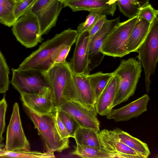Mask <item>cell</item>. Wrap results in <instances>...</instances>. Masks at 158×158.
<instances>
[{
  "label": "cell",
  "mask_w": 158,
  "mask_h": 158,
  "mask_svg": "<svg viewBox=\"0 0 158 158\" xmlns=\"http://www.w3.org/2000/svg\"><path fill=\"white\" fill-rule=\"evenodd\" d=\"M78 35L77 30L71 29L56 34L26 58L18 69L40 73L47 71L54 64L61 50L66 46H72L76 42Z\"/></svg>",
  "instance_id": "1"
},
{
  "label": "cell",
  "mask_w": 158,
  "mask_h": 158,
  "mask_svg": "<svg viewBox=\"0 0 158 158\" xmlns=\"http://www.w3.org/2000/svg\"><path fill=\"white\" fill-rule=\"evenodd\" d=\"M22 102L24 111L41 135L48 151L61 152L69 148V139L62 138L56 127L54 115L57 108L50 114H40Z\"/></svg>",
  "instance_id": "2"
},
{
  "label": "cell",
  "mask_w": 158,
  "mask_h": 158,
  "mask_svg": "<svg viewBox=\"0 0 158 158\" xmlns=\"http://www.w3.org/2000/svg\"><path fill=\"white\" fill-rule=\"evenodd\" d=\"M142 65L135 59L123 60L113 73L118 76L119 81L117 91L111 105V108L127 101L134 94L141 76Z\"/></svg>",
  "instance_id": "3"
},
{
  "label": "cell",
  "mask_w": 158,
  "mask_h": 158,
  "mask_svg": "<svg viewBox=\"0 0 158 158\" xmlns=\"http://www.w3.org/2000/svg\"><path fill=\"white\" fill-rule=\"evenodd\" d=\"M137 58L143 66L145 74L146 90H150L151 76L155 73L158 60V19L156 17L151 23L145 40L138 48Z\"/></svg>",
  "instance_id": "4"
},
{
  "label": "cell",
  "mask_w": 158,
  "mask_h": 158,
  "mask_svg": "<svg viewBox=\"0 0 158 158\" xmlns=\"http://www.w3.org/2000/svg\"><path fill=\"white\" fill-rule=\"evenodd\" d=\"M137 19V15L119 23L104 39L101 52L114 57H122L129 54L126 46Z\"/></svg>",
  "instance_id": "5"
},
{
  "label": "cell",
  "mask_w": 158,
  "mask_h": 158,
  "mask_svg": "<svg viewBox=\"0 0 158 158\" xmlns=\"http://www.w3.org/2000/svg\"><path fill=\"white\" fill-rule=\"evenodd\" d=\"M41 73L48 84L54 106L57 108L64 100V92L72 79L69 63L55 64L48 71Z\"/></svg>",
  "instance_id": "6"
},
{
  "label": "cell",
  "mask_w": 158,
  "mask_h": 158,
  "mask_svg": "<svg viewBox=\"0 0 158 158\" xmlns=\"http://www.w3.org/2000/svg\"><path fill=\"white\" fill-rule=\"evenodd\" d=\"M12 27L17 40L27 48H32L43 40L38 20L30 10L18 19Z\"/></svg>",
  "instance_id": "7"
},
{
  "label": "cell",
  "mask_w": 158,
  "mask_h": 158,
  "mask_svg": "<svg viewBox=\"0 0 158 158\" xmlns=\"http://www.w3.org/2000/svg\"><path fill=\"white\" fill-rule=\"evenodd\" d=\"M88 75L76 74L72 72L73 78L64 93V99L77 102L90 109L95 108L96 103Z\"/></svg>",
  "instance_id": "8"
},
{
  "label": "cell",
  "mask_w": 158,
  "mask_h": 158,
  "mask_svg": "<svg viewBox=\"0 0 158 158\" xmlns=\"http://www.w3.org/2000/svg\"><path fill=\"white\" fill-rule=\"evenodd\" d=\"M63 5L58 0H37L34 4L30 10L38 20L41 36L56 26Z\"/></svg>",
  "instance_id": "9"
},
{
  "label": "cell",
  "mask_w": 158,
  "mask_h": 158,
  "mask_svg": "<svg viewBox=\"0 0 158 158\" xmlns=\"http://www.w3.org/2000/svg\"><path fill=\"white\" fill-rule=\"evenodd\" d=\"M11 83L20 94L38 93L48 84L41 73L29 70L12 69Z\"/></svg>",
  "instance_id": "10"
},
{
  "label": "cell",
  "mask_w": 158,
  "mask_h": 158,
  "mask_svg": "<svg viewBox=\"0 0 158 158\" xmlns=\"http://www.w3.org/2000/svg\"><path fill=\"white\" fill-rule=\"evenodd\" d=\"M4 149L8 152L30 149L29 143L22 126L17 102H15L13 106L12 112L7 127Z\"/></svg>",
  "instance_id": "11"
},
{
  "label": "cell",
  "mask_w": 158,
  "mask_h": 158,
  "mask_svg": "<svg viewBox=\"0 0 158 158\" xmlns=\"http://www.w3.org/2000/svg\"><path fill=\"white\" fill-rule=\"evenodd\" d=\"M58 108L69 114L80 127L100 131V123L95 108H89L77 102L66 99Z\"/></svg>",
  "instance_id": "12"
},
{
  "label": "cell",
  "mask_w": 158,
  "mask_h": 158,
  "mask_svg": "<svg viewBox=\"0 0 158 158\" xmlns=\"http://www.w3.org/2000/svg\"><path fill=\"white\" fill-rule=\"evenodd\" d=\"M119 23V17L112 20H107L91 39L88 49L89 69L90 71L98 66L102 62L105 56L101 52L103 41Z\"/></svg>",
  "instance_id": "13"
},
{
  "label": "cell",
  "mask_w": 158,
  "mask_h": 158,
  "mask_svg": "<svg viewBox=\"0 0 158 158\" xmlns=\"http://www.w3.org/2000/svg\"><path fill=\"white\" fill-rule=\"evenodd\" d=\"M89 41V31L78 34L73 56L69 63L73 73L75 74H89L88 58Z\"/></svg>",
  "instance_id": "14"
},
{
  "label": "cell",
  "mask_w": 158,
  "mask_h": 158,
  "mask_svg": "<svg viewBox=\"0 0 158 158\" xmlns=\"http://www.w3.org/2000/svg\"><path fill=\"white\" fill-rule=\"evenodd\" d=\"M63 4L73 12L86 10L113 16L116 9V0H67Z\"/></svg>",
  "instance_id": "15"
},
{
  "label": "cell",
  "mask_w": 158,
  "mask_h": 158,
  "mask_svg": "<svg viewBox=\"0 0 158 158\" xmlns=\"http://www.w3.org/2000/svg\"><path fill=\"white\" fill-rule=\"evenodd\" d=\"M20 96L22 102L37 113L50 114L57 108L54 106L49 86L45 87L38 93H22Z\"/></svg>",
  "instance_id": "16"
},
{
  "label": "cell",
  "mask_w": 158,
  "mask_h": 158,
  "mask_svg": "<svg viewBox=\"0 0 158 158\" xmlns=\"http://www.w3.org/2000/svg\"><path fill=\"white\" fill-rule=\"evenodd\" d=\"M101 148L113 153L118 158L142 157L135 151L119 141L112 131L104 129L98 132Z\"/></svg>",
  "instance_id": "17"
},
{
  "label": "cell",
  "mask_w": 158,
  "mask_h": 158,
  "mask_svg": "<svg viewBox=\"0 0 158 158\" xmlns=\"http://www.w3.org/2000/svg\"><path fill=\"white\" fill-rule=\"evenodd\" d=\"M150 98L145 94L137 99L120 108L112 109L106 116L108 119H114L116 122L127 121L137 118L147 110V106Z\"/></svg>",
  "instance_id": "18"
},
{
  "label": "cell",
  "mask_w": 158,
  "mask_h": 158,
  "mask_svg": "<svg viewBox=\"0 0 158 158\" xmlns=\"http://www.w3.org/2000/svg\"><path fill=\"white\" fill-rule=\"evenodd\" d=\"M119 81V77L114 75L96 101L95 107L97 114L106 116L112 109L111 106L115 98Z\"/></svg>",
  "instance_id": "19"
},
{
  "label": "cell",
  "mask_w": 158,
  "mask_h": 158,
  "mask_svg": "<svg viewBox=\"0 0 158 158\" xmlns=\"http://www.w3.org/2000/svg\"><path fill=\"white\" fill-rule=\"evenodd\" d=\"M150 24V23L145 19L138 17L126 46V50L129 53L137 52L147 36Z\"/></svg>",
  "instance_id": "20"
},
{
  "label": "cell",
  "mask_w": 158,
  "mask_h": 158,
  "mask_svg": "<svg viewBox=\"0 0 158 158\" xmlns=\"http://www.w3.org/2000/svg\"><path fill=\"white\" fill-rule=\"evenodd\" d=\"M112 131L119 141L136 152L142 158H147L150 154L146 143L119 128H116Z\"/></svg>",
  "instance_id": "21"
},
{
  "label": "cell",
  "mask_w": 158,
  "mask_h": 158,
  "mask_svg": "<svg viewBox=\"0 0 158 158\" xmlns=\"http://www.w3.org/2000/svg\"><path fill=\"white\" fill-rule=\"evenodd\" d=\"M98 132L92 129L80 127L76 132L73 138L77 144L101 148Z\"/></svg>",
  "instance_id": "22"
},
{
  "label": "cell",
  "mask_w": 158,
  "mask_h": 158,
  "mask_svg": "<svg viewBox=\"0 0 158 158\" xmlns=\"http://www.w3.org/2000/svg\"><path fill=\"white\" fill-rule=\"evenodd\" d=\"M71 154L82 158H114L116 155L108 152L102 148H94L77 144L75 150Z\"/></svg>",
  "instance_id": "23"
},
{
  "label": "cell",
  "mask_w": 158,
  "mask_h": 158,
  "mask_svg": "<svg viewBox=\"0 0 158 158\" xmlns=\"http://www.w3.org/2000/svg\"><path fill=\"white\" fill-rule=\"evenodd\" d=\"M113 76V73H103L102 72L88 75V78L93 90L96 101Z\"/></svg>",
  "instance_id": "24"
},
{
  "label": "cell",
  "mask_w": 158,
  "mask_h": 158,
  "mask_svg": "<svg viewBox=\"0 0 158 158\" xmlns=\"http://www.w3.org/2000/svg\"><path fill=\"white\" fill-rule=\"evenodd\" d=\"M120 11L129 19L137 15L140 9L149 4V0H116Z\"/></svg>",
  "instance_id": "25"
},
{
  "label": "cell",
  "mask_w": 158,
  "mask_h": 158,
  "mask_svg": "<svg viewBox=\"0 0 158 158\" xmlns=\"http://www.w3.org/2000/svg\"><path fill=\"white\" fill-rule=\"evenodd\" d=\"M15 2L14 0H0V22L12 27L17 20L14 14Z\"/></svg>",
  "instance_id": "26"
},
{
  "label": "cell",
  "mask_w": 158,
  "mask_h": 158,
  "mask_svg": "<svg viewBox=\"0 0 158 158\" xmlns=\"http://www.w3.org/2000/svg\"><path fill=\"white\" fill-rule=\"evenodd\" d=\"M55 157L53 152L47 151L46 152H42L30 150H18L12 152L6 151L1 158H50Z\"/></svg>",
  "instance_id": "27"
},
{
  "label": "cell",
  "mask_w": 158,
  "mask_h": 158,
  "mask_svg": "<svg viewBox=\"0 0 158 158\" xmlns=\"http://www.w3.org/2000/svg\"><path fill=\"white\" fill-rule=\"evenodd\" d=\"M9 67L3 55L0 51V94L5 93L9 88L10 81Z\"/></svg>",
  "instance_id": "28"
},
{
  "label": "cell",
  "mask_w": 158,
  "mask_h": 158,
  "mask_svg": "<svg viewBox=\"0 0 158 158\" xmlns=\"http://www.w3.org/2000/svg\"><path fill=\"white\" fill-rule=\"evenodd\" d=\"M57 108L59 117L65 127L70 137H73L80 126L67 113Z\"/></svg>",
  "instance_id": "29"
},
{
  "label": "cell",
  "mask_w": 158,
  "mask_h": 158,
  "mask_svg": "<svg viewBox=\"0 0 158 158\" xmlns=\"http://www.w3.org/2000/svg\"><path fill=\"white\" fill-rule=\"evenodd\" d=\"M102 14L95 12H90L85 22L80 23L77 28L78 34L89 31L97 22Z\"/></svg>",
  "instance_id": "30"
},
{
  "label": "cell",
  "mask_w": 158,
  "mask_h": 158,
  "mask_svg": "<svg viewBox=\"0 0 158 158\" xmlns=\"http://www.w3.org/2000/svg\"><path fill=\"white\" fill-rule=\"evenodd\" d=\"M37 0H22L15 2L14 14L16 20L30 10Z\"/></svg>",
  "instance_id": "31"
},
{
  "label": "cell",
  "mask_w": 158,
  "mask_h": 158,
  "mask_svg": "<svg viewBox=\"0 0 158 158\" xmlns=\"http://www.w3.org/2000/svg\"><path fill=\"white\" fill-rule=\"evenodd\" d=\"M7 104L5 97L0 101V148L4 146L2 143L4 138L2 134L4 132L6 126L5 115Z\"/></svg>",
  "instance_id": "32"
},
{
  "label": "cell",
  "mask_w": 158,
  "mask_h": 158,
  "mask_svg": "<svg viewBox=\"0 0 158 158\" xmlns=\"http://www.w3.org/2000/svg\"><path fill=\"white\" fill-rule=\"evenodd\" d=\"M158 11L155 9L150 4H148L142 7L138 15V17L143 18L151 23L157 17Z\"/></svg>",
  "instance_id": "33"
},
{
  "label": "cell",
  "mask_w": 158,
  "mask_h": 158,
  "mask_svg": "<svg viewBox=\"0 0 158 158\" xmlns=\"http://www.w3.org/2000/svg\"><path fill=\"white\" fill-rule=\"evenodd\" d=\"M54 117L56 128L61 137L63 139H69L70 136L64 125L58 116L57 108L55 112Z\"/></svg>",
  "instance_id": "34"
},
{
  "label": "cell",
  "mask_w": 158,
  "mask_h": 158,
  "mask_svg": "<svg viewBox=\"0 0 158 158\" xmlns=\"http://www.w3.org/2000/svg\"><path fill=\"white\" fill-rule=\"evenodd\" d=\"M107 20L106 15H102L93 27L89 31V44L94 35L101 27L104 23Z\"/></svg>",
  "instance_id": "35"
},
{
  "label": "cell",
  "mask_w": 158,
  "mask_h": 158,
  "mask_svg": "<svg viewBox=\"0 0 158 158\" xmlns=\"http://www.w3.org/2000/svg\"><path fill=\"white\" fill-rule=\"evenodd\" d=\"M71 46H67L63 49L58 54L54 61L56 64H65L67 62L66 59L70 51Z\"/></svg>",
  "instance_id": "36"
},
{
  "label": "cell",
  "mask_w": 158,
  "mask_h": 158,
  "mask_svg": "<svg viewBox=\"0 0 158 158\" xmlns=\"http://www.w3.org/2000/svg\"><path fill=\"white\" fill-rule=\"evenodd\" d=\"M6 152V150L4 149H2L0 148V157H1L4 155Z\"/></svg>",
  "instance_id": "37"
},
{
  "label": "cell",
  "mask_w": 158,
  "mask_h": 158,
  "mask_svg": "<svg viewBox=\"0 0 158 158\" xmlns=\"http://www.w3.org/2000/svg\"><path fill=\"white\" fill-rule=\"evenodd\" d=\"M59 1H60L61 3L63 4L64 2L67 1V0H58Z\"/></svg>",
  "instance_id": "38"
},
{
  "label": "cell",
  "mask_w": 158,
  "mask_h": 158,
  "mask_svg": "<svg viewBox=\"0 0 158 158\" xmlns=\"http://www.w3.org/2000/svg\"><path fill=\"white\" fill-rule=\"evenodd\" d=\"M15 2H18L22 0H14Z\"/></svg>",
  "instance_id": "39"
}]
</instances>
